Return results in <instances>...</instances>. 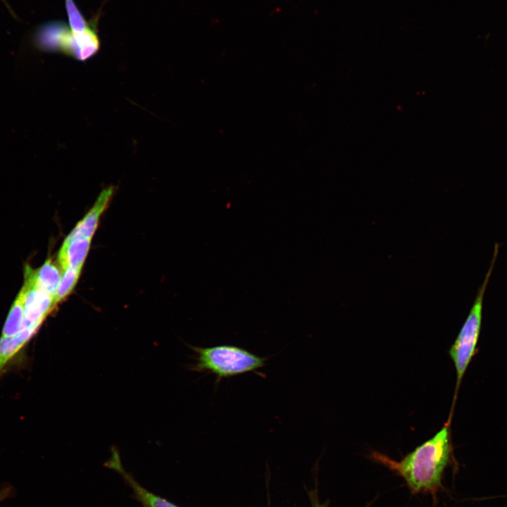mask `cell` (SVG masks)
<instances>
[{
	"instance_id": "cell-13",
	"label": "cell",
	"mask_w": 507,
	"mask_h": 507,
	"mask_svg": "<svg viewBox=\"0 0 507 507\" xmlns=\"http://www.w3.org/2000/svg\"><path fill=\"white\" fill-rule=\"evenodd\" d=\"M14 492L11 485H4L0 489V502L9 498Z\"/></svg>"
},
{
	"instance_id": "cell-1",
	"label": "cell",
	"mask_w": 507,
	"mask_h": 507,
	"mask_svg": "<svg viewBox=\"0 0 507 507\" xmlns=\"http://www.w3.org/2000/svg\"><path fill=\"white\" fill-rule=\"evenodd\" d=\"M451 453L449 427L446 424L434 436L399 461L376 451L370 456L402 477L413 494H430L435 497L442 486Z\"/></svg>"
},
{
	"instance_id": "cell-2",
	"label": "cell",
	"mask_w": 507,
	"mask_h": 507,
	"mask_svg": "<svg viewBox=\"0 0 507 507\" xmlns=\"http://www.w3.org/2000/svg\"><path fill=\"white\" fill-rule=\"evenodd\" d=\"M192 349L196 355V361L192 370L214 375L215 384L224 378L256 372L265 365L268 359L234 345L192 346Z\"/></svg>"
},
{
	"instance_id": "cell-15",
	"label": "cell",
	"mask_w": 507,
	"mask_h": 507,
	"mask_svg": "<svg viewBox=\"0 0 507 507\" xmlns=\"http://www.w3.org/2000/svg\"><path fill=\"white\" fill-rule=\"evenodd\" d=\"M2 1H4L6 3V1L4 0H2Z\"/></svg>"
},
{
	"instance_id": "cell-4",
	"label": "cell",
	"mask_w": 507,
	"mask_h": 507,
	"mask_svg": "<svg viewBox=\"0 0 507 507\" xmlns=\"http://www.w3.org/2000/svg\"><path fill=\"white\" fill-rule=\"evenodd\" d=\"M39 43L48 49L60 51L80 61L94 56L100 42L94 28L82 32H75L63 23L44 25L38 32Z\"/></svg>"
},
{
	"instance_id": "cell-14",
	"label": "cell",
	"mask_w": 507,
	"mask_h": 507,
	"mask_svg": "<svg viewBox=\"0 0 507 507\" xmlns=\"http://www.w3.org/2000/svg\"><path fill=\"white\" fill-rule=\"evenodd\" d=\"M313 507H326V506H321V505H318V504H315Z\"/></svg>"
},
{
	"instance_id": "cell-10",
	"label": "cell",
	"mask_w": 507,
	"mask_h": 507,
	"mask_svg": "<svg viewBox=\"0 0 507 507\" xmlns=\"http://www.w3.org/2000/svg\"><path fill=\"white\" fill-rule=\"evenodd\" d=\"M24 298L20 291L12 305L4 326L1 338L12 337L24 330Z\"/></svg>"
},
{
	"instance_id": "cell-5",
	"label": "cell",
	"mask_w": 507,
	"mask_h": 507,
	"mask_svg": "<svg viewBox=\"0 0 507 507\" xmlns=\"http://www.w3.org/2000/svg\"><path fill=\"white\" fill-rule=\"evenodd\" d=\"M21 292L24 298V330L35 332L56 305L55 299L25 278Z\"/></svg>"
},
{
	"instance_id": "cell-7",
	"label": "cell",
	"mask_w": 507,
	"mask_h": 507,
	"mask_svg": "<svg viewBox=\"0 0 507 507\" xmlns=\"http://www.w3.org/2000/svg\"><path fill=\"white\" fill-rule=\"evenodd\" d=\"M110 467L116 470L131 487L135 499L142 507H179L142 487L131 475L123 469L118 461L113 460Z\"/></svg>"
},
{
	"instance_id": "cell-6",
	"label": "cell",
	"mask_w": 507,
	"mask_h": 507,
	"mask_svg": "<svg viewBox=\"0 0 507 507\" xmlns=\"http://www.w3.org/2000/svg\"><path fill=\"white\" fill-rule=\"evenodd\" d=\"M113 194V188L110 187L104 189L98 196L94 205L86 215L76 225L65 239H72L79 237H92L99 218L106 209Z\"/></svg>"
},
{
	"instance_id": "cell-11",
	"label": "cell",
	"mask_w": 507,
	"mask_h": 507,
	"mask_svg": "<svg viewBox=\"0 0 507 507\" xmlns=\"http://www.w3.org/2000/svg\"><path fill=\"white\" fill-rule=\"evenodd\" d=\"M82 269L68 268L63 270L55 296L56 304L61 302L73 290Z\"/></svg>"
},
{
	"instance_id": "cell-3",
	"label": "cell",
	"mask_w": 507,
	"mask_h": 507,
	"mask_svg": "<svg viewBox=\"0 0 507 507\" xmlns=\"http://www.w3.org/2000/svg\"><path fill=\"white\" fill-rule=\"evenodd\" d=\"M498 251L499 245L496 244L491 265L486 277L479 288L468 318L449 350V355L456 372L454 401L464 374L476 351L482 326L483 298L496 260Z\"/></svg>"
},
{
	"instance_id": "cell-9",
	"label": "cell",
	"mask_w": 507,
	"mask_h": 507,
	"mask_svg": "<svg viewBox=\"0 0 507 507\" xmlns=\"http://www.w3.org/2000/svg\"><path fill=\"white\" fill-rule=\"evenodd\" d=\"M61 277L59 270L51 259H48L37 270H33L28 266L25 270V278L54 299Z\"/></svg>"
},
{
	"instance_id": "cell-8",
	"label": "cell",
	"mask_w": 507,
	"mask_h": 507,
	"mask_svg": "<svg viewBox=\"0 0 507 507\" xmlns=\"http://www.w3.org/2000/svg\"><path fill=\"white\" fill-rule=\"evenodd\" d=\"M90 244L91 238L65 239L58 254V261L63 270L68 268L82 269Z\"/></svg>"
},
{
	"instance_id": "cell-12",
	"label": "cell",
	"mask_w": 507,
	"mask_h": 507,
	"mask_svg": "<svg viewBox=\"0 0 507 507\" xmlns=\"http://www.w3.org/2000/svg\"><path fill=\"white\" fill-rule=\"evenodd\" d=\"M69 27L75 32H82L91 28L73 0H65Z\"/></svg>"
}]
</instances>
